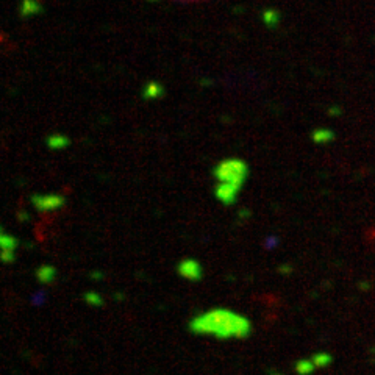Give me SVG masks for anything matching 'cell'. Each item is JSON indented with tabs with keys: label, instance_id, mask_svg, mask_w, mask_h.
Here are the masks:
<instances>
[{
	"label": "cell",
	"instance_id": "cell-1",
	"mask_svg": "<svg viewBox=\"0 0 375 375\" xmlns=\"http://www.w3.org/2000/svg\"><path fill=\"white\" fill-rule=\"evenodd\" d=\"M189 330L196 334H213L219 339L247 338L252 333V324L238 313L228 309H213L194 317Z\"/></svg>",
	"mask_w": 375,
	"mask_h": 375
},
{
	"label": "cell",
	"instance_id": "cell-2",
	"mask_svg": "<svg viewBox=\"0 0 375 375\" xmlns=\"http://www.w3.org/2000/svg\"><path fill=\"white\" fill-rule=\"evenodd\" d=\"M214 175L219 183H228L241 188L244 180L249 175V167L241 160H227L216 166Z\"/></svg>",
	"mask_w": 375,
	"mask_h": 375
},
{
	"label": "cell",
	"instance_id": "cell-3",
	"mask_svg": "<svg viewBox=\"0 0 375 375\" xmlns=\"http://www.w3.org/2000/svg\"><path fill=\"white\" fill-rule=\"evenodd\" d=\"M178 272L183 278L191 281H199L202 278V266L194 260H185L178 264Z\"/></svg>",
	"mask_w": 375,
	"mask_h": 375
},
{
	"label": "cell",
	"instance_id": "cell-4",
	"mask_svg": "<svg viewBox=\"0 0 375 375\" xmlns=\"http://www.w3.org/2000/svg\"><path fill=\"white\" fill-rule=\"evenodd\" d=\"M239 189H241V188H238V186H235V185L219 183V185H217V189H216V196H217V199L221 200L222 203L230 205V203L235 202V199H236V196H238Z\"/></svg>",
	"mask_w": 375,
	"mask_h": 375
},
{
	"label": "cell",
	"instance_id": "cell-5",
	"mask_svg": "<svg viewBox=\"0 0 375 375\" xmlns=\"http://www.w3.org/2000/svg\"><path fill=\"white\" fill-rule=\"evenodd\" d=\"M64 203V199L60 196H38L35 197V206L41 211L55 210Z\"/></svg>",
	"mask_w": 375,
	"mask_h": 375
},
{
	"label": "cell",
	"instance_id": "cell-6",
	"mask_svg": "<svg viewBox=\"0 0 375 375\" xmlns=\"http://www.w3.org/2000/svg\"><path fill=\"white\" fill-rule=\"evenodd\" d=\"M16 245H18V241L13 238V236H8V235H2V249H4V253H2V258L5 263H11L13 258H15V250H16Z\"/></svg>",
	"mask_w": 375,
	"mask_h": 375
},
{
	"label": "cell",
	"instance_id": "cell-7",
	"mask_svg": "<svg viewBox=\"0 0 375 375\" xmlns=\"http://www.w3.org/2000/svg\"><path fill=\"white\" fill-rule=\"evenodd\" d=\"M316 369L313 359H300L295 363V372L299 375H309Z\"/></svg>",
	"mask_w": 375,
	"mask_h": 375
},
{
	"label": "cell",
	"instance_id": "cell-8",
	"mask_svg": "<svg viewBox=\"0 0 375 375\" xmlns=\"http://www.w3.org/2000/svg\"><path fill=\"white\" fill-rule=\"evenodd\" d=\"M311 359H313V363H314L316 367H325V366H328L331 363L333 358H331V355H328L325 352H319V353H314Z\"/></svg>",
	"mask_w": 375,
	"mask_h": 375
},
{
	"label": "cell",
	"instance_id": "cell-9",
	"mask_svg": "<svg viewBox=\"0 0 375 375\" xmlns=\"http://www.w3.org/2000/svg\"><path fill=\"white\" fill-rule=\"evenodd\" d=\"M55 277V269L50 266H43L40 270H38V278H40L43 283H49L52 281Z\"/></svg>",
	"mask_w": 375,
	"mask_h": 375
},
{
	"label": "cell",
	"instance_id": "cell-10",
	"mask_svg": "<svg viewBox=\"0 0 375 375\" xmlns=\"http://www.w3.org/2000/svg\"><path fill=\"white\" fill-rule=\"evenodd\" d=\"M163 94V88L160 85H155V83H150L147 88H146V93H144V97L146 99H157Z\"/></svg>",
	"mask_w": 375,
	"mask_h": 375
},
{
	"label": "cell",
	"instance_id": "cell-11",
	"mask_svg": "<svg viewBox=\"0 0 375 375\" xmlns=\"http://www.w3.org/2000/svg\"><path fill=\"white\" fill-rule=\"evenodd\" d=\"M66 144H68V139L64 136H52L49 139V146L52 149H61L63 146H66Z\"/></svg>",
	"mask_w": 375,
	"mask_h": 375
},
{
	"label": "cell",
	"instance_id": "cell-12",
	"mask_svg": "<svg viewBox=\"0 0 375 375\" xmlns=\"http://www.w3.org/2000/svg\"><path fill=\"white\" fill-rule=\"evenodd\" d=\"M86 299H88V302L91 303V305H100L102 303V299H100L99 295H96V294H88Z\"/></svg>",
	"mask_w": 375,
	"mask_h": 375
},
{
	"label": "cell",
	"instance_id": "cell-13",
	"mask_svg": "<svg viewBox=\"0 0 375 375\" xmlns=\"http://www.w3.org/2000/svg\"><path fill=\"white\" fill-rule=\"evenodd\" d=\"M269 375H283L280 372H275V370H269Z\"/></svg>",
	"mask_w": 375,
	"mask_h": 375
}]
</instances>
